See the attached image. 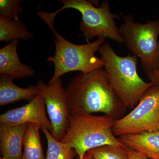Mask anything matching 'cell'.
<instances>
[{"label": "cell", "instance_id": "6da1fadb", "mask_svg": "<svg viewBox=\"0 0 159 159\" xmlns=\"http://www.w3.org/2000/svg\"><path fill=\"white\" fill-rule=\"evenodd\" d=\"M66 92L70 115L101 112L118 120L127 108L102 68L80 73L72 80Z\"/></svg>", "mask_w": 159, "mask_h": 159}, {"label": "cell", "instance_id": "7a4b0ae2", "mask_svg": "<svg viewBox=\"0 0 159 159\" xmlns=\"http://www.w3.org/2000/svg\"><path fill=\"white\" fill-rule=\"evenodd\" d=\"M98 52L112 88L127 108H133L145 91L153 84L145 82L138 72V57H121L105 42Z\"/></svg>", "mask_w": 159, "mask_h": 159}, {"label": "cell", "instance_id": "3957f363", "mask_svg": "<svg viewBox=\"0 0 159 159\" xmlns=\"http://www.w3.org/2000/svg\"><path fill=\"white\" fill-rule=\"evenodd\" d=\"M63 4L62 8L55 12L37 11L36 14L47 24L50 29H54L55 18L64 9L77 10L82 15L80 28L82 35L89 42L95 37L105 39L108 38L118 43H124L120 30L115 20L120 19V16L111 11L110 3L105 0L99 6H94L91 1L86 0H59Z\"/></svg>", "mask_w": 159, "mask_h": 159}, {"label": "cell", "instance_id": "277c9868", "mask_svg": "<svg viewBox=\"0 0 159 159\" xmlns=\"http://www.w3.org/2000/svg\"><path fill=\"white\" fill-rule=\"evenodd\" d=\"M115 121L107 115H70L68 128L61 141L76 151L77 159H83L89 150L104 145L126 147L113 133Z\"/></svg>", "mask_w": 159, "mask_h": 159}, {"label": "cell", "instance_id": "5b68a950", "mask_svg": "<svg viewBox=\"0 0 159 159\" xmlns=\"http://www.w3.org/2000/svg\"><path fill=\"white\" fill-rule=\"evenodd\" d=\"M52 31L54 37L55 54L47 60L53 63L54 71L48 84L72 71L87 74L104 67L103 61L97 57L95 53L105 42V39H99L85 44H76L65 39L55 29Z\"/></svg>", "mask_w": 159, "mask_h": 159}, {"label": "cell", "instance_id": "8992f818", "mask_svg": "<svg viewBox=\"0 0 159 159\" xmlns=\"http://www.w3.org/2000/svg\"><path fill=\"white\" fill-rule=\"evenodd\" d=\"M124 22L119 28L126 47L140 58L142 69L147 74L159 65V20L138 22L133 15H122Z\"/></svg>", "mask_w": 159, "mask_h": 159}, {"label": "cell", "instance_id": "52a82bcc", "mask_svg": "<svg viewBox=\"0 0 159 159\" xmlns=\"http://www.w3.org/2000/svg\"><path fill=\"white\" fill-rule=\"evenodd\" d=\"M156 131H159V86L153 84L130 113L116 120L113 132L119 137Z\"/></svg>", "mask_w": 159, "mask_h": 159}, {"label": "cell", "instance_id": "ba28073f", "mask_svg": "<svg viewBox=\"0 0 159 159\" xmlns=\"http://www.w3.org/2000/svg\"><path fill=\"white\" fill-rule=\"evenodd\" d=\"M62 84L61 77L52 83L47 84L40 80L36 84L39 95L44 100L52 125L51 133L54 138L60 141L68 128L70 115L66 90Z\"/></svg>", "mask_w": 159, "mask_h": 159}, {"label": "cell", "instance_id": "9c48e42d", "mask_svg": "<svg viewBox=\"0 0 159 159\" xmlns=\"http://www.w3.org/2000/svg\"><path fill=\"white\" fill-rule=\"evenodd\" d=\"M0 122L13 126L33 123L41 128L52 130V125L46 112V105L41 95L36 96L20 107L6 111L0 116Z\"/></svg>", "mask_w": 159, "mask_h": 159}, {"label": "cell", "instance_id": "30bf717a", "mask_svg": "<svg viewBox=\"0 0 159 159\" xmlns=\"http://www.w3.org/2000/svg\"><path fill=\"white\" fill-rule=\"evenodd\" d=\"M19 42H11L0 49V74L12 79L34 77L35 70L20 61L17 51Z\"/></svg>", "mask_w": 159, "mask_h": 159}, {"label": "cell", "instance_id": "8fae6325", "mask_svg": "<svg viewBox=\"0 0 159 159\" xmlns=\"http://www.w3.org/2000/svg\"><path fill=\"white\" fill-rule=\"evenodd\" d=\"M27 125L13 126L0 122V152L2 157L21 159L23 139Z\"/></svg>", "mask_w": 159, "mask_h": 159}, {"label": "cell", "instance_id": "7c38bea8", "mask_svg": "<svg viewBox=\"0 0 159 159\" xmlns=\"http://www.w3.org/2000/svg\"><path fill=\"white\" fill-rule=\"evenodd\" d=\"M126 147L151 159H159V131L127 134L118 138Z\"/></svg>", "mask_w": 159, "mask_h": 159}, {"label": "cell", "instance_id": "4fadbf2b", "mask_svg": "<svg viewBox=\"0 0 159 159\" xmlns=\"http://www.w3.org/2000/svg\"><path fill=\"white\" fill-rule=\"evenodd\" d=\"M39 95V90L36 85L22 88L16 85L11 77L0 76V106H4L20 101H31Z\"/></svg>", "mask_w": 159, "mask_h": 159}, {"label": "cell", "instance_id": "5bb4252c", "mask_svg": "<svg viewBox=\"0 0 159 159\" xmlns=\"http://www.w3.org/2000/svg\"><path fill=\"white\" fill-rule=\"evenodd\" d=\"M34 34L19 18L10 20L0 16V42L7 43L20 40L27 41Z\"/></svg>", "mask_w": 159, "mask_h": 159}, {"label": "cell", "instance_id": "9a60e30c", "mask_svg": "<svg viewBox=\"0 0 159 159\" xmlns=\"http://www.w3.org/2000/svg\"><path fill=\"white\" fill-rule=\"evenodd\" d=\"M40 129L41 127L37 124L29 123L27 125L23 139L24 151L21 159H46Z\"/></svg>", "mask_w": 159, "mask_h": 159}, {"label": "cell", "instance_id": "2e32d148", "mask_svg": "<svg viewBox=\"0 0 159 159\" xmlns=\"http://www.w3.org/2000/svg\"><path fill=\"white\" fill-rule=\"evenodd\" d=\"M48 142L46 159H74L77 155L76 151L69 145L54 138L50 131L41 128Z\"/></svg>", "mask_w": 159, "mask_h": 159}, {"label": "cell", "instance_id": "e0dca14e", "mask_svg": "<svg viewBox=\"0 0 159 159\" xmlns=\"http://www.w3.org/2000/svg\"><path fill=\"white\" fill-rule=\"evenodd\" d=\"M126 147L104 145L87 152L95 159H129Z\"/></svg>", "mask_w": 159, "mask_h": 159}, {"label": "cell", "instance_id": "ac0fdd59", "mask_svg": "<svg viewBox=\"0 0 159 159\" xmlns=\"http://www.w3.org/2000/svg\"><path fill=\"white\" fill-rule=\"evenodd\" d=\"M21 0H1L0 16L8 19H19L18 15L23 11Z\"/></svg>", "mask_w": 159, "mask_h": 159}, {"label": "cell", "instance_id": "d6986e66", "mask_svg": "<svg viewBox=\"0 0 159 159\" xmlns=\"http://www.w3.org/2000/svg\"><path fill=\"white\" fill-rule=\"evenodd\" d=\"M150 82L159 86V65L155 70L146 74Z\"/></svg>", "mask_w": 159, "mask_h": 159}, {"label": "cell", "instance_id": "ffe728a7", "mask_svg": "<svg viewBox=\"0 0 159 159\" xmlns=\"http://www.w3.org/2000/svg\"><path fill=\"white\" fill-rule=\"evenodd\" d=\"M126 149L128 153L129 159H151L131 148L126 147Z\"/></svg>", "mask_w": 159, "mask_h": 159}, {"label": "cell", "instance_id": "44dd1931", "mask_svg": "<svg viewBox=\"0 0 159 159\" xmlns=\"http://www.w3.org/2000/svg\"><path fill=\"white\" fill-rule=\"evenodd\" d=\"M83 159H95L93 157L90 155L89 154V153H86L84 155V157Z\"/></svg>", "mask_w": 159, "mask_h": 159}, {"label": "cell", "instance_id": "7402d4cb", "mask_svg": "<svg viewBox=\"0 0 159 159\" xmlns=\"http://www.w3.org/2000/svg\"><path fill=\"white\" fill-rule=\"evenodd\" d=\"M0 159H8L5 158H3V157H1V158H0Z\"/></svg>", "mask_w": 159, "mask_h": 159}, {"label": "cell", "instance_id": "603a6c76", "mask_svg": "<svg viewBox=\"0 0 159 159\" xmlns=\"http://www.w3.org/2000/svg\"></svg>", "mask_w": 159, "mask_h": 159}]
</instances>
